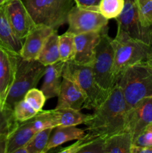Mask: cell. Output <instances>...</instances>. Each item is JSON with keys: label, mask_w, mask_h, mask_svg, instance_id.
<instances>
[{"label": "cell", "mask_w": 152, "mask_h": 153, "mask_svg": "<svg viewBox=\"0 0 152 153\" xmlns=\"http://www.w3.org/2000/svg\"><path fill=\"white\" fill-rule=\"evenodd\" d=\"M128 108L122 90L115 85L105 100L85 123L86 137H106L128 129Z\"/></svg>", "instance_id": "6da1fadb"}, {"label": "cell", "mask_w": 152, "mask_h": 153, "mask_svg": "<svg viewBox=\"0 0 152 153\" xmlns=\"http://www.w3.org/2000/svg\"><path fill=\"white\" fill-rule=\"evenodd\" d=\"M116 85L122 90L129 111L140 100L152 97V65L144 62L128 67Z\"/></svg>", "instance_id": "7a4b0ae2"}, {"label": "cell", "mask_w": 152, "mask_h": 153, "mask_svg": "<svg viewBox=\"0 0 152 153\" xmlns=\"http://www.w3.org/2000/svg\"><path fill=\"white\" fill-rule=\"evenodd\" d=\"M114 49V74L116 83L118 78L128 67L139 63L149 62L152 54V45L130 37L127 33L117 30L113 38Z\"/></svg>", "instance_id": "3957f363"}, {"label": "cell", "mask_w": 152, "mask_h": 153, "mask_svg": "<svg viewBox=\"0 0 152 153\" xmlns=\"http://www.w3.org/2000/svg\"><path fill=\"white\" fill-rule=\"evenodd\" d=\"M46 66L38 60H25L19 55L14 80L6 97L4 106L13 109L29 90L37 87L43 77Z\"/></svg>", "instance_id": "277c9868"}, {"label": "cell", "mask_w": 152, "mask_h": 153, "mask_svg": "<svg viewBox=\"0 0 152 153\" xmlns=\"http://www.w3.org/2000/svg\"><path fill=\"white\" fill-rule=\"evenodd\" d=\"M37 25L58 30L67 23L68 14L75 4L74 0H21Z\"/></svg>", "instance_id": "5b68a950"}, {"label": "cell", "mask_w": 152, "mask_h": 153, "mask_svg": "<svg viewBox=\"0 0 152 153\" xmlns=\"http://www.w3.org/2000/svg\"><path fill=\"white\" fill-rule=\"evenodd\" d=\"M63 77L73 81L85 94L86 102L84 108L95 110L107 99L110 92L98 85L91 66L77 64L73 61L66 62L63 69Z\"/></svg>", "instance_id": "8992f818"}, {"label": "cell", "mask_w": 152, "mask_h": 153, "mask_svg": "<svg viewBox=\"0 0 152 153\" xmlns=\"http://www.w3.org/2000/svg\"><path fill=\"white\" fill-rule=\"evenodd\" d=\"M98 85L110 91L116 85L114 70V49L113 38L108 34V26L101 31V38L96 46L93 62L91 65Z\"/></svg>", "instance_id": "52a82bcc"}, {"label": "cell", "mask_w": 152, "mask_h": 153, "mask_svg": "<svg viewBox=\"0 0 152 153\" xmlns=\"http://www.w3.org/2000/svg\"><path fill=\"white\" fill-rule=\"evenodd\" d=\"M116 20L117 30L123 31L132 38L152 45V28H146L142 23L138 0H125L123 10Z\"/></svg>", "instance_id": "ba28073f"}, {"label": "cell", "mask_w": 152, "mask_h": 153, "mask_svg": "<svg viewBox=\"0 0 152 153\" xmlns=\"http://www.w3.org/2000/svg\"><path fill=\"white\" fill-rule=\"evenodd\" d=\"M109 19L100 13L98 9H89L74 5L68 14L67 32L76 35L90 31H101Z\"/></svg>", "instance_id": "9c48e42d"}, {"label": "cell", "mask_w": 152, "mask_h": 153, "mask_svg": "<svg viewBox=\"0 0 152 153\" xmlns=\"http://www.w3.org/2000/svg\"><path fill=\"white\" fill-rule=\"evenodd\" d=\"M4 13L15 34L24 40L37 27L35 22L21 0H7L4 4Z\"/></svg>", "instance_id": "30bf717a"}, {"label": "cell", "mask_w": 152, "mask_h": 153, "mask_svg": "<svg viewBox=\"0 0 152 153\" xmlns=\"http://www.w3.org/2000/svg\"><path fill=\"white\" fill-rule=\"evenodd\" d=\"M128 129L133 140L147 126L152 124V97L140 100L128 111Z\"/></svg>", "instance_id": "8fae6325"}, {"label": "cell", "mask_w": 152, "mask_h": 153, "mask_svg": "<svg viewBox=\"0 0 152 153\" xmlns=\"http://www.w3.org/2000/svg\"><path fill=\"white\" fill-rule=\"evenodd\" d=\"M101 31H90L75 35V55L72 61L81 65H92L96 46L101 38Z\"/></svg>", "instance_id": "7c38bea8"}, {"label": "cell", "mask_w": 152, "mask_h": 153, "mask_svg": "<svg viewBox=\"0 0 152 153\" xmlns=\"http://www.w3.org/2000/svg\"><path fill=\"white\" fill-rule=\"evenodd\" d=\"M19 56V55L0 47V102L3 107L14 80Z\"/></svg>", "instance_id": "4fadbf2b"}, {"label": "cell", "mask_w": 152, "mask_h": 153, "mask_svg": "<svg viewBox=\"0 0 152 153\" xmlns=\"http://www.w3.org/2000/svg\"><path fill=\"white\" fill-rule=\"evenodd\" d=\"M58 104L55 108H73L80 111L84 108L86 97L73 81L63 77Z\"/></svg>", "instance_id": "5bb4252c"}, {"label": "cell", "mask_w": 152, "mask_h": 153, "mask_svg": "<svg viewBox=\"0 0 152 153\" xmlns=\"http://www.w3.org/2000/svg\"><path fill=\"white\" fill-rule=\"evenodd\" d=\"M54 31L46 25H37L24 39L20 56L25 60H37L46 39Z\"/></svg>", "instance_id": "9a60e30c"}, {"label": "cell", "mask_w": 152, "mask_h": 153, "mask_svg": "<svg viewBox=\"0 0 152 153\" xmlns=\"http://www.w3.org/2000/svg\"><path fill=\"white\" fill-rule=\"evenodd\" d=\"M64 64L65 62L60 61L46 67L41 91L44 94L46 100L58 97L59 95L63 80V69Z\"/></svg>", "instance_id": "2e32d148"}, {"label": "cell", "mask_w": 152, "mask_h": 153, "mask_svg": "<svg viewBox=\"0 0 152 153\" xmlns=\"http://www.w3.org/2000/svg\"><path fill=\"white\" fill-rule=\"evenodd\" d=\"M23 40L15 34L4 13V4L0 7V47L20 55Z\"/></svg>", "instance_id": "e0dca14e"}, {"label": "cell", "mask_w": 152, "mask_h": 153, "mask_svg": "<svg viewBox=\"0 0 152 153\" xmlns=\"http://www.w3.org/2000/svg\"><path fill=\"white\" fill-rule=\"evenodd\" d=\"M32 119L19 123L16 128L7 137L6 153H13L19 148L25 146L36 134Z\"/></svg>", "instance_id": "ac0fdd59"}, {"label": "cell", "mask_w": 152, "mask_h": 153, "mask_svg": "<svg viewBox=\"0 0 152 153\" xmlns=\"http://www.w3.org/2000/svg\"><path fill=\"white\" fill-rule=\"evenodd\" d=\"M85 134V130L77 128L76 126L55 127L52 130L45 153L66 142L79 140L84 137Z\"/></svg>", "instance_id": "d6986e66"}, {"label": "cell", "mask_w": 152, "mask_h": 153, "mask_svg": "<svg viewBox=\"0 0 152 153\" xmlns=\"http://www.w3.org/2000/svg\"><path fill=\"white\" fill-rule=\"evenodd\" d=\"M105 138L101 137L89 138L84 136L75 143L58 150L61 153H104Z\"/></svg>", "instance_id": "ffe728a7"}, {"label": "cell", "mask_w": 152, "mask_h": 153, "mask_svg": "<svg viewBox=\"0 0 152 153\" xmlns=\"http://www.w3.org/2000/svg\"><path fill=\"white\" fill-rule=\"evenodd\" d=\"M133 137L129 130L106 137L104 141V153H131Z\"/></svg>", "instance_id": "44dd1931"}, {"label": "cell", "mask_w": 152, "mask_h": 153, "mask_svg": "<svg viewBox=\"0 0 152 153\" xmlns=\"http://www.w3.org/2000/svg\"><path fill=\"white\" fill-rule=\"evenodd\" d=\"M59 35L55 30L46 39L37 60L43 65L53 64L61 61L59 52Z\"/></svg>", "instance_id": "7402d4cb"}, {"label": "cell", "mask_w": 152, "mask_h": 153, "mask_svg": "<svg viewBox=\"0 0 152 153\" xmlns=\"http://www.w3.org/2000/svg\"><path fill=\"white\" fill-rule=\"evenodd\" d=\"M58 113L59 126H70L85 124L90 114H84L73 108H55Z\"/></svg>", "instance_id": "603a6c76"}, {"label": "cell", "mask_w": 152, "mask_h": 153, "mask_svg": "<svg viewBox=\"0 0 152 153\" xmlns=\"http://www.w3.org/2000/svg\"><path fill=\"white\" fill-rule=\"evenodd\" d=\"M59 52L61 61L68 62L73 61L75 55V43L74 34L66 31L59 35Z\"/></svg>", "instance_id": "cb8c5ba5"}, {"label": "cell", "mask_w": 152, "mask_h": 153, "mask_svg": "<svg viewBox=\"0 0 152 153\" xmlns=\"http://www.w3.org/2000/svg\"><path fill=\"white\" fill-rule=\"evenodd\" d=\"M53 128L40 130L25 145L28 153H45Z\"/></svg>", "instance_id": "d4e9b609"}, {"label": "cell", "mask_w": 152, "mask_h": 153, "mask_svg": "<svg viewBox=\"0 0 152 153\" xmlns=\"http://www.w3.org/2000/svg\"><path fill=\"white\" fill-rule=\"evenodd\" d=\"M125 0H101L98 10L107 19H116L122 12Z\"/></svg>", "instance_id": "484cf974"}, {"label": "cell", "mask_w": 152, "mask_h": 153, "mask_svg": "<svg viewBox=\"0 0 152 153\" xmlns=\"http://www.w3.org/2000/svg\"><path fill=\"white\" fill-rule=\"evenodd\" d=\"M19 123L15 117L13 109L2 107L0 104V136L3 134L9 135Z\"/></svg>", "instance_id": "4316f807"}, {"label": "cell", "mask_w": 152, "mask_h": 153, "mask_svg": "<svg viewBox=\"0 0 152 153\" xmlns=\"http://www.w3.org/2000/svg\"><path fill=\"white\" fill-rule=\"evenodd\" d=\"M13 112L16 120L19 123L28 120L38 113L27 102L25 99H22L15 104Z\"/></svg>", "instance_id": "83f0119b"}, {"label": "cell", "mask_w": 152, "mask_h": 153, "mask_svg": "<svg viewBox=\"0 0 152 153\" xmlns=\"http://www.w3.org/2000/svg\"><path fill=\"white\" fill-rule=\"evenodd\" d=\"M24 99L37 112L42 111L45 102L47 100L43 91L36 88L29 90L25 95Z\"/></svg>", "instance_id": "f1b7e54d"}, {"label": "cell", "mask_w": 152, "mask_h": 153, "mask_svg": "<svg viewBox=\"0 0 152 153\" xmlns=\"http://www.w3.org/2000/svg\"><path fill=\"white\" fill-rule=\"evenodd\" d=\"M140 19L146 28H152V0H138Z\"/></svg>", "instance_id": "f546056e"}, {"label": "cell", "mask_w": 152, "mask_h": 153, "mask_svg": "<svg viewBox=\"0 0 152 153\" xmlns=\"http://www.w3.org/2000/svg\"><path fill=\"white\" fill-rule=\"evenodd\" d=\"M133 145L143 147H152V124L145 127L133 140Z\"/></svg>", "instance_id": "4dcf8cb0"}, {"label": "cell", "mask_w": 152, "mask_h": 153, "mask_svg": "<svg viewBox=\"0 0 152 153\" xmlns=\"http://www.w3.org/2000/svg\"><path fill=\"white\" fill-rule=\"evenodd\" d=\"M76 5L89 9H98L101 0H74Z\"/></svg>", "instance_id": "1f68e13d"}, {"label": "cell", "mask_w": 152, "mask_h": 153, "mask_svg": "<svg viewBox=\"0 0 152 153\" xmlns=\"http://www.w3.org/2000/svg\"><path fill=\"white\" fill-rule=\"evenodd\" d=\"M7 137L8 135L7 134H3L0 136V153H6Z\"/></svg>", "instance_id": "d6a6232c"}, {"label": "cell", "mask_w": 152, "mask_h": 153, "mask_svg": "<svg viewBox=\"0 0 152 153\" xmlns=\"http://www.w3.org/2000/svg\"><path fill=\"white\" fill-rule=\"evenodd\" d=\"M13 153H28V150H27L26 147H25V146H22V147L19 148V149H17L16 150H15Z\"/></svg>", "instance_id": "836d02e7"}, {"label": "cell", "mask_w": 152, "mask_h": 153, "mask_svg": "<svg viewBox=\"0 0 152 153\" xmlns=\"http://www.w3.org/2000/svg\"><path fill=\"white\" fill-rule=\"evenodd\" d=\"M6 1H7V0H0V7L2 6L3 4H4V3L6 2Z\"/></svg>", "instance_id": "e575fe53"}, {"label": "cell", "mask_w": 152, "mask_h": 153, "mask_svg": "<svg viewBox=\"0 0 152 153\" xmlns=\"http://www.w3.org/2000/svg\"><path fill=\"white\" fill-rule=\"evenodd\" d=\"M148 63L152 65V54H151V59H150V61H149Z\"/></svg>", "instance_id": "d590c367"}, {"label": "cell", "mask_w": 152, "mask_h": 153, "mask_svg": "<svg viewBox=\"0 0 152 153\" xmlns=\"http://www.w3.org/2000/svg\"><path fill=\"white\" fill-rule=\"evenodd\" d=\"M0 104H1V102H0ZM1 106H2V105H1ZM2 107H3V106H2Z\"/></svg>", "instance_id": "8d00e7d4"}]
</instances>
